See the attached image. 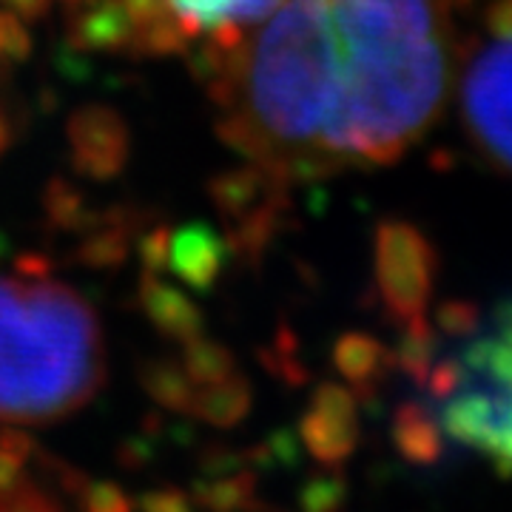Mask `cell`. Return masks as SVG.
<instances>
[{
    "label": "cell",
    "instance_id": "obj_25",
    "mask_svg": "<svg viewBox=\"0 0 512 512\" xmlns=\"http://www.w3.org/2000/svg\"><path fill=\"white\" fill-rule=\"evenodd\" d=\"M0 512H66V507L40 481L23 476L9 490H0Z\"/></svg>",
    "mask_w": 512,
    "mask_h": 512
},
{
    "label": "cell",
    "instance_id": "obj_17",
    "mask_svg": "<svg viewBox=\"0 0 512 512\" xmlns=\"http://www.w3.org/2000/svg\"><path fill=\"white\" fill-rule=\"evenodd\" d=\"M137 379L140 387L148 393V399L160 404L168 413L188 416L191 402H194V382L188 379L185 367L174 359L151 356L137 365Z\"/></svg>",
    "mask_w": 512,
    "mask_h": 512
},
{
    "label": "cell",
    "instance_id": "obj_29",
    "mask_svg": "<svg viewBox=\"0 0 512 512\" xmlns=\"http://www.w3.org/2000/svg\"><path fill=\"white\" fill-rule=\"evenodd\" d=\"M157 456V430H140L117 447V464L123 470H143Z\"/></svg>",
    "mask_w": 512,
    "mask_h": 512
},
{
    "label": "cell",
    "instance_id": "obj_13",
    "mask_svg": "<svg viewBox=\"0 0 512 512\" xmlns=\"http://www.w3.org/2000/svg\"><path fill=\"white\" fill-rule=\"evenodd\" d=\"M134 26L120 0H92L69 15V43L86 52H128Z\"/></svg>",
    "mask_w": 512,
    "mask_h": 512
},
{
    "label": "cell",
    "instance_id": "obj_26",
    "mask_svg": "<svg viewBox=\"0 0 512 512\" xmlns=\"http://www.w3.org/2000/svg\"><path fill=\"white\" fill-rule=\"evenodd\" d=\"M436 325L441 328V333H447L453 339H470L481 328V313H478V305L467 302V299H450L436 313Z\"/></svg>",
    "mask_w": 512,
    "mask_h": 512
},
{
    "label": "cell",
    "instance_id": "obj_21",
    "mask_svg": "<svg viewBox=\"0 0 512 512\" xmlns=\"http://www.w3.org/2000/svg\"><path fill=\"white\" fill-rule=\"evenodd\" d=\"M188 379L197 384V387H205V384H217L228 376L237 373V359L234 353L225 348L217 339H205V336H197L191 342L183 345V362Z\"/></svg>",
    "mask_w": 512,
    "mask_h": 512
},
{
    "label": "cell",
    "instance_id": "obj_4",
    "mask_svg": "<svg viewBox=\"0 0 512 512\" xmlns=\"http://www.w3.org/2000/svg\"><path fill=\"white\" fill-rule=\"evenodd\" d=\"M458 106L478 154L512 174V37L495 40L464 60Z\"/></svg>",
    "mask_w": 512,
    "mask_h": 512
},
{
    "label": "cell",
    "instance_id": "obj_22",
    "mask_svg": "<svg viewBox=\"0 0 512 512\" xmlns=\"http://www.w3.org/2000/svg\"><path fill=\"white\" fill-rule=\"evenodd\" d=\"M259 359H262V365L268 367L279 382H285L288 387H302V384L308 382V367L299 362V339L285 325L276 330L271 348L262 350Z\"/></svg>",
    "mask_w": 512,
    "mask_h": 512
},
{
    "label": "cell",
    "instance_id": "obj_16",
    "mask_svg": "<svg viewBox=\"0 0 512 512\" xmlns=\"http://www.w3.org/2000/svg\"><path fill=\"white\" fill-rule=\"evenodd\" d=\"M254 404V387L248 382V376L234 373L228 379L217 384H205L200 390H194V402L188 416H194L202 424L214 427V430H231L248 419Z\"/></svg>",
    "mask_w": 512,
    "mask_h": 512
},
{
    "label": "cell",
    "instance_id": "obj_36",
    "mask_svg": "<svg viewBox=\"0 0 512 512\" xmlns=\"http://www.w3.org/2000/svg\"><path fill=\"white\" fill-rule=\"evenodd\" d=\"M20 478H23V467L18 461L0 456V490H9L12 484H18Z\"/></svg>",
    "mask_w": 512,
    "mask_h": 512
},
{
    "label": "cell",
    "instance_id": "obj_7",
    "mask_svg": "<svg viewBox=\"0 0 512 512\" xmlns=\"http://www.w3.org/2000/svg\"><path fill=\"white\" fill-rule=\"evenodd\" d=\"M359 410L353 390L322 382L313 390L308 410L299 419V444L325 470H342L359 447Z\"/></svg>",
    "mask_w": 512,
    "mask_h": 512
},
{
    "label": "cell",
    "instance_id": "obj_15",
    "mask_svg": "<svg viewBox=\"0 0 512 512\" xmlns=\"http://www.w3.org/2000/svg\"><path fill=\"white\" fill-rule=\"evenodd\" d=\"M276 3L279 0H168L191 40L225 26L248 29L265 18Z\"/></svg>",
    "mask_w": 512,
    "mask_h": 512
},
{
    "label": "cell",
    "instance_id": "obj_12",
    "mask_svg": "<svg viewBox=\"0 0 512 512\" xmlns=\"http://www.w3.org/2000/svg\"><path fill=\"white\" fill-rule=\"evenodd\" d=\"M288 185L285 180L274 177L268 168L248 163L237 168H225L220 174H214L205 183V194L214 205V211L220 214L225 225H234L242 220L248 211H254L259 202L265 200L274 188Z\"/></svg>",
    "mask_w": 512,
    "mask_h": 512
},
{
    "label": "cell",
    "instance_id": "obj_32",
    "mask_svg": "<svg viewBox=\"0 0 512 512\" xmlns=\"http://www.w3.org/2000/svg\"><path fill=\"white\" fill-rule=\"evenodd\" d=\"M487 32L495 40H510L512 37V0H493L484 12Z\"/></svg>",
    "mask_w": 512,
    "mask_h": 512
},
{
    "label": "cell",
    "instance_id": "obj_14",
    "mask_svg": "<svg viewBox=\"0 0 512 512\" xmlns=\"http://www.w3.org/2000/svg\"><path fill=\"white\" fill-rule=\"evenodd\" d=\"M390 439L399 456L416 467H433L444 456L439 416L424 402H402L390 421Z\"/></svg>",
    "mask_w": 512,
    "mask_h": 512
},
{
    "label": "cell",
    "instance_id": "obj_31",
    "mask_svg": "<svg viewBox=\"0 0 512 512\" xmlns=\"http://www.w3.org/2000/svg\"><path fill=\"white\" fill-rule=\"evenodd\" d=\"M37 453V441L23 433V430H15V427H0V456L12 458L18 461L20 467H26Z\"/></svg>",
    "mask_w": 512,
    "mask_h": 512
},
{
    "label": "cell",
    "instance_id": "obj_6",
    "mask_svg": "<svg viewBox=\"0 0 512 512\" xmlns=\"http://www.w3.org/2000/svg\"><path fill=\"white\" fill-rule=\"evenodd\" d=\"M72 168L94 183H109L126 171L131 157V131L123 114L106 103H86L66 120Z\"/></svg>",
    "mask_w": 512,
    "mask_h": 512
},
{
    "label": "cell",
    "instance_id": "obj_27",
    "mask_svg": "<svg viewBox=\"0 0 512 512\" xmlns=\"http://www.w3.org/2000/svg\"><path fill=\"white\" fill-rule=\"evenodd\" d=\"M168 245H171V225L168 222H154L140 234L137 251H140V265L148 274H160L168 259Z\"/></svg>",
    "mask_w": 512,
    "mask_h": 512
},
{
    "label": "cell",
    "instance_id": "obj_10",
    "mask_svg": "<svg viewBox=\"0 0 512 512\" xmlns=\"http://www.w3.org/2000/svg\"><path fill=\"white\" fill-rule=\"evenodd\" d=\"M330 362L348 387H353V396L370 402L393 370V350L373 333L348 330L333 342Z\"/></svg>",
    "mask_w": 512,
    "mask_h": 512
},
{
    "label": "cell",
    "instance_id": "obj_3",
    "mask_svg": "<svg viewBox=\"0 0 512 512\" xmlns=\"http://www.w3.org/2000/svg\"><path fill=\"white\" fill-rule=\"evenodd\" d=\"M461 384L441 402V430L512 473V299L495 311L493 330L458 356Z\"/></svg>",
    "mask_w": 512,
    "mask_h": 512
},
{
    "label": "cell",
    "instance_id": "obj_5",
    "mask_svg": "<svg viewBox=\"0 0 512 512\" xmlns=\"http://www.w3.org/2000/svg\"><path fill=\"white\" fill-rule=\"evenodd\" d=\"M373 271L384 311L396 325L427 316L439 274V256L413 222H379L373 239Z\"/></svg>",
    "mask_w": 512,
    "mask_h": 512
},
{
    "label": "cell",
    "instance_id": "obj_30",
    "mask_svg": "<svg viewBox=\"0 0 512 512\" xmlns=\"http://www.w3.org/2000/svg\"><path fill=\"white\" fill-rule=\"evenodd\" d=\"M140 512H197V504L180 487H157L137 498Z\"/></svg>",
    "mask_w": 512,
    "mask_h": 512
},
{
    "label": "cell",
    "instance_id": "obj_23",
    "mask_svg": "<svg viewBox=\"0 0 512 512\" xmlns=\"http://www.w3.org/2000/svg\"><path fill=\"white\" fill-rule=\"evenodd\" d=\"M345 476L342 470H328L311 476L296 495L299 512H342L345 507Z\"/></svg>",
    "mask_w": 512,
    "mask_h": 512
},
{
    "label": "cell",
    "instance_id": "obj_24",
    "mask_svg": "<svg viewBox=\"0 0 512 512\" xmlns=\"http://www.w3.org/2000/svg\"><path fill=\"white\" fill-rule=\"evenodd\" d=\"M77 512H137V501L114 481L86 478L83 487L72 495Z\"/></svg>",
    "mask_w": 512,
    "mask_h": 512
},
{
    "label": "cell",
    "instance_id": "obj_19",
    "mask_svg": "<svg viewBox=\"0 0 512 512\" xmlns=\"http://www.w3.org/2000/svg\"><path fill=\"white\" fill-rule=\"evenodd\" d=\"M399 328H402V336L393 350V367H399L410 382L424 390L427 376L439 359V336L427 322V316H416Z\"/></svg>",
    "mask_w": 512,
    "mask_h": 512
},
{
    "label": "cell",
    "instance_id": "obj_34",
    "mask_svg": "<svg viewBox=\"0 0 512 512\" xmlns=\"http://www.w3.org/2000/svg\"><path fill=\"white\" fill-rule=\"evenodd\" d=\"M15 274L23 279H49L52 276V262L46 254H35V251H26L15 259Z\"/></svg>",
    "mask_w": 512,
    "mask_h": 512
},
{
    "label": "cell",
    "instance_id": "obj_35",
    "mask_svg": "<svg viewBox=\"0 0 512 512\" xmlns=\"http://www.w3.org/2000/svg\"><path fill=\"white\" fill-rule=\"evenodd\" d=\"M18 140V123L9 111L0 106V160L6 157V151Z\"/></svg>",
    "mask_w": 512,
    "mask_h": 512
},
{
    "label": "cell",
    "instance_id": "obj_37",
    "mask_svg": "<svg viewBox=\"0 0 512 512\" xmlns=\"http://www.w3.org/2000/svg\"><path fill=\"white\" fill-rule=\"evenodd\" d=\"M0 55H3V18H0Z\"/></svg>",
    "mask_w": 512,
    "mask_h": 512
},
{
    "label": "cell",
    "instance_id": "obj_2",
    "mask_svg": "<svg viewBox=\"0 0 512 512\" xmlns=\"http://www.w3.org/2000/svg\"><path fill=\"white\" fill-rule=\"evenodd\" d=\"M103 382L106 345L92 305L63 282L0 276V421L69 419Z\"/></svg>",
    "mask_w": 512,
    "mask_h": 512
},
{
    "label": "cell",
    "instance_id": "obj_8",
    "mask_svg": "<svg viewBox=\"0 0 512 512\" xmlns=\"http://www.w3.org/2000/svg\"><path fill=\"white\" fill-rule=\"evenodd\" d=\"M228 239L214 231L208 222H185L177 231H171L168 245V271L185 282L194 291H211L228 265Z\"/></svg>",
    "mask_w": 512,
    "mask_h": 512
},
{
    "label": "cell",
    "instance_id": "obj_20",
    "mask_svg": "<svg viewBox=\"0 0 512 512\" xmlns=\"http://www.w3.org/2000/svg\"><path fill=\"white\" fill-rule=\"evenodd\" d=\"M43 217L52 231L63 234H83L97 217V211L89 208L86 194L66 177L55 174L43 188Z\"/></svg>",
    "mask_w": 512,
    "mask_h": 512
},
{
    "label": "cell",
    "instance_id": "obj_9",
    "mask_svg": "<svg viewBox=\"0 0 512 512\" xmlns=\"http://www.w3.org/2000/svg\"><path fill=\"white\" fill-rule=\"evenodd\" d=\"M146 225V214L131 205H114L97 211L94 222L80 234L72 259L92 271H114L131 254V242Z\"/></svg>",
    "mask_w": 512,
    "mask_h": 512
},
{
    "label": "cell",
    "instance_id": "obj_1",
    "mask_svg": "<svg viewBox=\"0 0 512 512\" xmlns=\"http://www.w3.org/2000/svg\"><path fill=\"white\" fill-rule=\"evenodd\" d=\"M456 63L447 0H279L239 43L237 89L256 126L330 177L419 143Z\"/></svg>",
    "mask_w": 512,
    "mask_h": 512
},
{
    "label": "cell",
    "instance_id": "obj_28",
    "mask_svg": "<svg viewBox=\"0 0 512 512\" xmlns=\"http://www.w3.org/2000/svg\"><path fill=\"white\" fill-rule=\"evenodd\" d=\"M3 18V60L6 63H26L32 57V32H29V23L20 20L15 12L3 9L0 12Z\"/></svg>",
    "mask_w": 512,
    "mask_h": 512
},
{
    "label": "cell",
    "instance_id": "obj_11",
    "mask_svg": "<svg viewBox=\"0 0 512 512\" xmlns=\"http://www.w3.org/2000/svg\"><path fill=\"white\" fill-rule=\"evenodd\" d=\"M137 302L154 330L171 342L185 345V342L202 336V330H205V316L200 308L183 291L163 282L157 274L143 271L140 288H137Z\"/></svg>",
    "mask_w": 512,
    "mask_h": 512
},
{
    "label": "cell",
    "instance_id": "obj_33",
    "mask_svg": "<svg viewBox=\"0 0 512 512\" xmlns=\"http://www.w3.org/2000/svg\"><path fill=\"white\" fill-rule=\"evenodd\" d=\"M9 12H15L20 20L26 23H40L52 9L57 0H0Z\"/></svg>",
    "mask_w": 512,
    "mask_h": 512
},
{
    "label": "cell",
    "instance_id": "obj_18",
    "mask_svg": "<svg viewBox=\"0 0 512 512\" xmlns=\"http://www.w3.org/2000/svg\"><path fill=\"white\" fill-rule=\"evenodd\" d=\"M256 484H259V473L248 467L228 476H197L191 484V501L202 512H248V507L259 498Z\"/></svg>",
    "mask_w": 512,
    "mask_h": 512
}]
</instances>
